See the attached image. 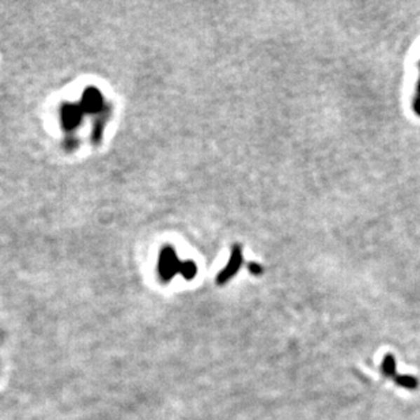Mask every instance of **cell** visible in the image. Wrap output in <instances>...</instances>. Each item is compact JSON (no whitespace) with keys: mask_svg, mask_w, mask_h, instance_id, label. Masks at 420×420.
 <instances>
[{"mask_svg":"<svg viewBox=\"0 0 420 420\" xmlns=\"http://www.w3.org/2000/svg\"><path fill=\"white\" fill-rule=\"evenodd\" d=\"M178 269H182V264L179 263L176 257L175 249L166 246L161 252L159 257V273L165 280H169L172 276L177 273Z\"/></svg>","mask_w":420,"mask_h":420,"instance_id":"6da1fadb","label":"cell"},{"mask_svg":"<svg viewBox=\"0 0 420 420\" xmlns=\"http://www.w3.org/2000/svg\"><path fill=\"white\" fill-rule=\"evenodd\" d=\"M395 379H396L398 385L405 388V389H416L418 385H419V382H418V379L415 377L400 376L396 377Z\"/></svg>","mask_w":420,"mask_h":420,"instance_id":"277c9868","label":"cell"},{"mask_svg":"<svg viewBox=\"0 0 420 420\" xmlns=\"http://www.w3.org/2000/svg\"><path fill=\"white\" fill-rule=\"evenodd\" d=\"M248 269H249V272H252L253 275H256V276H260V275H263V266H260V264H257V263H249L248 264Z\"/></svg>","mask_w":420,"mask_h":420,"instance_id":"5b68a950","label":"cell"},{"mask_svg":"<svg viewBox=\"0 0 420 420\" xmlns=\"http://www.w3.org/2000/svg\"><path fill=\"white\" fill-rule=\"evenodd\" d=\"M414 111L420 116V97H415V100H414Z\"/></svg>","mask_w":420,"mask_h":420,"instance_id":"8992f818","label":"cell"},{"mask_svg":"<svg viewBox=\"0 0 420 420\" xmlns=\"http://www.w3.org/2000/svg\"><path fill=\"white\" fill-rule=\"evenodd\" d=\"M381 372L384 376L388 377V378H393L396 376V360H395L393 355L388 354L384 358Z\"/></svg>","mask_w":420,"mask_h":420,"instance_id":"3957f363","label":"cell"},{"mask_svg":"<svg viewBox=\"0 0 420 420\" xmlns=\"http://www.w3.org/2000/svg\"><path fill=\"white\" fill-rule=\"evenodd\" d=\"M243 248L241 245H234L233 250H231V256H230V262L227 263V266H224L221 271V273L217 278V283L218 285H224L227 283L243 266Z\"/></svg>","mask_w":420,"mask_h":420,"instance_id":"7a4b0ae2","label":"cell"},{"mask_svg":"<svg viewBox=\"0 0 420 420\" xmlns=\"http://www.w3.org/2000/svg\"><path fill=\"white\" fill-rule=\"evenodd\" d=\"M418 97H420V81H419V85H418Z\"/></svg>","mask_w":420,"mask_h":420,"instance_id":"52a82bcc","label":"cell"}]
</instances>
